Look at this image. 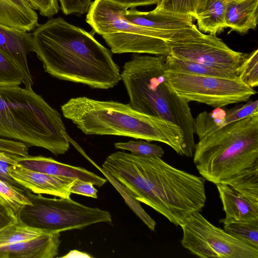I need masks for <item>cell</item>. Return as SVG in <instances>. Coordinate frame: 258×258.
I'll use <instances>...</instances> for the list:
<instances>
[{
	"label": "cell",
	"mask_w": 258,
	"mask_h": 258,
	"mask_svg": "<svg viewBox=\"0 0 258 258\" xmlns=\"http://www.w3.org/2000/svg\"><path fill=\"white\" fill-rule=\"evenodd\" d=\"M45 72L60 80L108 89L121 80L111 51L91 33L63 19L51 18L31 33Z\"/></svg>",
	"instance_id": "cell-2"
},
{
	"label": "cell",
	"mask_w": 258,
	"mask_h": 258,
	"mask_svg": "<svg viewBox=\"0 0 258 258\" xmlns=\"http://www.w3.org/2000/svg\"><path fill=\"white\" fill-rule=\"evenodd\" d=\"M35 10L27 0H0V23L29 32L38 25Z\"/></svg>",
	"instance_id": "cell-19"
},
{
	"label": "cell",
	"mask_w": 258,
	"mask_h": 258,
	"mask_svg": "<svg viewBox=\"0 0 258 258\" xmlns=\"http://www.w3.org/2000/svg\"><path fill=\"white\" fill-rule=\"evenodd\" d=\"M167 70L179 73L226 78H238L236 72L212 68L199 62L176 57L171 54L165 56Z\"/></svg>",
	"instance_id": "cell-21"
},
{
	"label": "cell",
	"mask_w": 258,
	"mask_h": 258,
	"mask_svg": "<svg viewBox=\"0 0 258 258\" xmlns=\"http://www.w3.org/2000/svg\"><path fill=\"white\" fill-rule=\"evenodd\" d=\"M194 162L215 184L258 171V114L229 123L199 140Z\"/></svg>",
	"instance_id": "cell-6"
},
{
	"label": "cell",
	"mask_w": 258,
	"mask_h": 258,
	"mask_svg": "<svg viewBox=\"0 0 258 258\" xmlns=\"http://www.w3.org/2000/svg\"><path fill=\"white\" fill-rule=\"evenodd\" d=\"M8 172L19 184L36 194L69 198L70 188L75 179L49 175L22 166L10 165Z\"/></svg>",
	"instance_id": "cell-12"
},
{
	"label": "cell",
	"mask_w": 258,
	"mask_h": 258,
	"mask_svg": "<svg viewBox=\"0 0 258 258\" xmlns=\"http://www.w3.org/2000/svg\"><path fill=\"white\" fill-rule=\"evenodd\" d=\"M28 147L24 143L12 140L0 138V151L14 156H28Z\"/></svg>",
	"instance_id": "cell-32"
},
{
	"label": "cell",
	"mask_w": 258,
	"mask_h": 258,
	"mask_svg": "<svg viewBox=\"0 0 258 258\" xmlns=\"http://www.w3.org/2000/svg\"><path fill=\"white\" fill-rule=\"evenodd\" d=\"M26 190L16 187L0 179V198L17 214L24 206L32 203L26 195Z\"/></svg>",
	"instance_id": "cell-29"
},
{
	"label": "cell",
	"mask_w": 258,
	"mask_h": 258,
	"mask_svg": "<svg viewBox=\"0 0 258 258\" xmlns=\"http://www.w3.org/2000/svg\"><path fill=\"white\" fill-rule=\"evenodd\" d=\"M23 81L18 66L0 50V87L19 86Z\"/></svg>",
	"instance_id": "cell-28"
},
{
	"label": "cell",
	"mask_w": 258,
	"mask_h": 258,
	"mask_svg": "<svg viewBox=\"0 0 258 258\" xmlns=\"http://www.w3.org/2000/svg\"><path fill=\"white\" fill-rule=\"evenodd\" d=\"M165 76L174 92L188 102L214 108L247 101L256 91L238 78L179 74L167 71Z\"/></svg>",
	"instance_id": "cell-9"
},
{
	"label": "cell",
	"mask_w": 258,
	"mask_h": 258,
	"mask_svg": "<svg viewBox=\"0 0 258 258\" xmlns=\"http://www.w3.org/2000/svg\"><path fill=\"white\" fill-rule=\"evenodd\" d=\"M63 116L87 135H112L157 141L187 157L189 152L181 129L167 120L134 109L129 103L100 101L87 97L69 99L61 106Z\"/></svg>",
	"instance_id": "cell-3"
},
{
	"label": "cell",
	"mask_w": 258,
	"mask_h": 258,
	"mask_svg": "<svg viewBox=\"0 0 258 258\" xmlns=\"http://www.w3.org/2000/svg\"><path fill=\"white\" fill-rule=\"evenodd\" d=\"M113 3L120 4L128 8H135L137 6L158 5L162 0H108Z\"/></svg>",
	"instance_id": "cell-37"
},
{
	"label": "cell",
	"mask_w": 258,
	"mask_h": 258,
	"mask_svg": "<svg viewBox=\"0 0 258 258\" xmlns=\"http://www.w3.org/2000/svg\"><path fill=\"white\" fill-rule=\"evenodd\" d=\"M62 12L66 15L86 13L92 3L91 0H58Z\"/></svg>",
	"instance_id": "cell-33"
},
{
	"label": "cell",
	"mask_w": 258,
	"mask_h": 258,
	"mask_svg": "<svg viewBox=\"0 0 258 258\" xmlns=\"http://www.w3.org/2000/svg\"><path fill=\"white\" fill-rule=\"evenodd\" d=\"M46 232L28 226L19 219L17 223L0 228V246L30 240Z\"/></svg>",
	"instance_id": "cell-24"
},
{
	"label": "cell",
	"mask_w": 258,
	"mask_h": 258,
	"mask_svg": "<svg viewBox=\"0 0 258 258\" xmlns=\"http://www.w3.org/2000/svg\"><path fill=\"white\" fill-rule=\"evenodd\" d=\"M234 1H242V0H234Z\"/></svg>",
	"instance_id": "cell-41"
},
{
	"label": "cell",
	"mask_w": 258,
	"mask_h": 258,
	"mask_svg": "<svg viewBox=\"0 0 258 258\" xmlns=\"http://www.w3.org/2000/svg\"><path fill=\"white\" fill-rule=\"evenodd\" d=\"M224 230L235 238L258 248V221L230 222L224 224Z\"/></svg>",
	"instance_id": "cell-27"
},
{
	"label": "cell",
	"mask_w": 258,
	"mask_h": 258,
	"mask_svg": "<svg viewBox=\"0 0 258 258\" xmlns=\"http://www.w3.org/2000/svg\"><path fill=\"white\" fill-rule=\"evenodd\" d=\"M0 50L20 69L25 88L32 89L33 79L27 61L28 54L34 51L31 33L0 23Z\"/></svg>",
	"instance_id": "cell-13"
},
{
	"label": "cell",
	"mask_w": 258,
	"mask_h": 258,
	"mask_svg": "<svg viewBox=\"0 0 258 258\" xmlns=\"http://www.w3.org/2000/svg\"><path fill=\"white\" fill-rule=\"evenodd\" d=\"M216 185L226 215L220 223L258 221L257 207L230 186L223 183Z\"/></svg>",
	"instance_id": "cell-18"
},
{
	"label": "cell",
	"mask_w": 258,
	"mask_h": 258,
	"mask_svg": "<svg viewBox=\"0 0 258 258\" xmlns=\"http://www.w3.org/2000/svg\"><path fill=\"white\" fill-rule=\"evenodd\" d=\"M14 155L7 154L4 152L0 151V160L5 161L10 165H18L17 161L15 159Z\"/></svg>",
	"instance_id": "cell-39"
},
{
	"label": "cell",
	"mask_w": 258,
	"mask_h": 258,
	"mask_svg": "<svg viewBox=\"0 0 258 258\" xmlns=\"http://www.w3.org/2000/svg\"><path fill=\"white\" fill-rule=\"evenodd\" d=\"M165 56L135 55L120 72L129 104L141 113L160 117L182 131L187 148L193 156L195 121L188 102L172 89L166 76Z\"/></svg>",
	"instance_id": "cell-4"
},
{
	"label": "cell",
	"mask_w": 258,
	"mask_h": 258,
	"mask_svg": "<svg viewBox=\"0 0 258 258\" xmlns=\"http://www.w3.org/2000/svg\"><path fill=\"white\" fill-rule=\"evenodd\" d=\"M43 16L50 17L59 11L58 0H27Z\"/></svg>",
	"instance_id": "cell-34"
},
{
	"label": "cell",
	"mask_w": 258,
	"mask_h": 258,
	"mask_svg": "<svg viewBox=\"0 0 258 258\" xmlns=\"http://www.w3.org/2000/svg\"><path fill=\"white\" fill-rule=\"evenodd\" d=\"M258 114V100H250L228 109L215 108L199 113L195 121V134L199 140L231 122Z\"/></svg>",
	"instance_id": "cell-15"
},
{
	"label": "cell",
	"mask_w": 258,
	"mask_h": 258,
	"mask_svg": "<svg viewBox=\"0 0 258 258\" xmlns=\"http://www.w3.org/2000/svg\"><path fill=\"white\" fill-rule=\"evenodd\" d=\"M10 165L5 161L0 160V179L16 187L26 190L27 189L19 184L10 175L8 172V168Z\"/></svg>",
	"instance_id": "cell-38"
},
{
	"label": "cell",
	"mask_w": 258,
	"mask_h": 258,
	"mask_svg": "<svg viewBox=\"0 0 258 258\" xmlns=\"http://www.w3.org/2000/svg\"><path fill=\"white\" fill-rule=\"evenodd\" d=\"M128 7L108 0H95L88 10L86 21L102 36L113 53H147L166 56L169 44L184 42L201 36L199 29L173 34L136 25L124 17Z\"/></svg>",
	"instance_id": "cell-7"
},
{
	"label": "cell",
	"mask_w": 258,
	"mask_h": 258,
	"mask_svg": "<svg viewBox=\"0 0 258 258\" xmlns=\"http://www.w3.org/2000/svg\"><path fill=\"white\" fill-rule=\"evenodd\" d=\"M72 194L97 198V190L91 182L75 179L70 188Z\"/></svg>",
	"instance_id": "cell-35"
},
{
	"label": "cell",
	"mask_w": 258,
	"mask_h": 258,
	"mask_svg": "<svg viewBox=\"0 0 258 258\" xmlns=\"http://www.w3.org/2000/svg\"><path fill=\"white\" fill-rule=\"evenodd\" d=\"M0 202L4 203L7 204L2 198H0Z\"/></svg>",
	"instance_id": "cell-40"
},
{
	"label": "cell",
	"mask_w": 258,
	"mask_h": 258,
	"mask_svg": "<svg viewBox=\"0 0 258 258\" xmlns=\"http://www.w3.org/2000/svg\"><path fill=\"white\" fill-rule=\"evenodd\" d=\"M124 17L136 25L169 33L180 34L198 29L191 16L156 9L149 12H141L132 8L126 11Z\"/></svg>",
	"instance_id": "cell-14"
},
{
	"label": "cell",
	"mask_w": 258,
	"mask_h": 258,
	"mask_svg": "<svg viewBox=\"0 0 258 258\" xmlns=\"http://www.w3.org/2000/svg\"><path fill=\"white\" fill-rule=\"evenodd\" d=\"M17 214L7 204L0 202V228L18 221Z\"/></svg>",
	"instance_id": "cell-36"
},
{
	"label": "cell",
	"mask_w": 258,
	"mask_h": 258,
	"mask_svg": "<svg viewBox=\"0 0 258 258\" xmlns=\"http://www.w3.org/2000/svg\"><path fill=\"white\" fill-rule=\"evenodd\" d=\"M19 165L35 171L58 176L68 177L89 181L101 187L107 181L94 173L84 168L59 162L51 157L41 155L22 157L15 156Z\"/></svg>",
	"instance_id": "cell-16"
},
{
	"label": "cell",
	"mask_w": 258,
	"mask_h": 258,
	"mask_svg": "<svg viewBox=\"0 0 258 258\" xmlns=\"http://www.w3.org/2000/svg\"><path fill=\"white\" fill-rule=\"evenodd\" d=\"M258 0H227L225 9L226 27L240 33L254 29L257 23Z\"/></svg>",
	"instance_id": "cell-20"
},
{
	"label": "cell",
	"mask_w": 258,
	"mask_h": 258,
	"mask_svg": "<svg viewBox=\"0 0 258 258\" xmlns=\"http://www.w3.org/2000/svg\"><path fill=\"white\" fill-rule=\"evenodd\" d=\"M0 138L42 148L55 156L70 148L60 114L32 89L19 86L0 87Z\"/></svg>",
	"instance_id": "cell-5"
},
{
	"label": "cell",
	"mask_w": 258,
	"mask_h": 258,
	"mask_svg": "<svg viewBox=\"0 0 258 258\" xmlns=\"http://www.w3.org/2000/svg\"><path fill=\"white\" fill-rule=\"evenodd\" d=\"M238 79L248 87L258 85V49L247 53L240 68Z\"/></svg>",
	"instance_id": "cell-30"
},
{
	"label": "cell",
	"mask_w": 258,
	"mask_h": 258,
	"mask_svg": "<svg viewBox=\"0 0 258 258\" xmlns=\"http://www.w3.org/2000/svg\"><path fill=\"white\" fill-rule=\"evenodd\" d=\"M221 183L230 186L258 207V171L240 175Z\"/></svg>",
	"instance_id": "cell-25"
},
{
	"label": "cell",
	"mask_w": 258,
	"mask_h": 258,
	"mask_svg": "<svg viewBox=\"0 0 258 258\" xmlns=\"http://www.w3.org/2000/svg\"><path fill=\"white\" fill-rule=\"evenodd\" d=\"M58 232H46L33 239L0 246V258H53L58 254Z\"/></svg>",
	"instance_id": "cell-17"
},
{
	"label": "cell",
	"mask_w": 258,
	"mask_h": 258,
	"mask_svg": "<svg viewBox=\"0 0 258 258\" xmlns=\"http://www.w3.org/2000/svg\"><path fill=\"white\" fill-rule=\"evenodd\" d=\"M114 147L117 149L129 151L131 154L137 156H156L162 157L164 154L161 146L142 140L117 142L114 143Z\"/></svg>",
	"instance_id": "cell-31"
},
{
	"label": "cell",
	"mask_w": 258,
	"mask_h": 258,
	"mask_svg": "<svg viewBox=\"0 0 258 258\" xmlns=\"http://www.w3.org/2000/svg\"><path fill=\"white\" fill-rule=\"evenodd\" d=\"M171 55L221 70L239 73L247 53L234 51L216 35L202 36L170 46Z\"/></svg>",
	"instance_id": "cell-11"
},
{
	"label": "cell",
	"mask_w": 258,
	"mask_h": 258,
	"mask_svg": "<svg viewBox=\"0 0 258 258\" xmlns=\"http://www.w3.org/2000/svg\"><path fill=\"white\" fill-rule=\"evenodd\" d=\"M26 195L32 203L17 213L18 219L31 227L50 232L82 229L93 224L112 222L109 212L89 207L69 198H49L29 190Z\"/></svg>",
	"instance_id": "cell-8"
},
{
	"label": "cell",
	"mask_w": 258,
	"mask_h": 258,
	"mask_svg": "<svg viewBox=\"0 0 258 258\" xmlns=\"http://www.w3.org/2000/svg\"><path fill=\"white\" fill-rule=\"evenodd\" d=\"M87 159L100 171L103 174L119 192L124 199L125 203L141 219L146 226L152 231H154L156 226V222L143 209L140 201L137 200L133 194L123 184L114 179L108 173L105 171L102 168L98 166L90 159Z\"/></svg>",
	"instance_id": "cell-23"
},
{
	"label": "cell",
	"mask_w": 258,
	"mask_h": 258,
	"mask_svg": "<svg viewBox=\"0 0 258 258\" xmlns=\"http://www.w3.org/2000/svg\"><path fill=\"white\" fill-rule=\"evenodd\" d=\"M180 227L182 246L199 257L258 258V248L214 226L199 212L190 215Z\"/></svg>",
	"instance_id": "cell-10"
},
{
	"label": "cell",
	"mask_w": 258,
	"mask_h": 258,
	"mask_svg": "<svg viewBox=\"0 0 258 258\" xmlns=\"http://www.w3.org/2000/svg\"><path fill=\"white\" fill-rule=\"evenodd\" d=\"M102 168L176 226L205 205V179L177 169L156 156L123 151L109 155Z\"/></svg>",
	"instance_id": "cell-1"
},
{
	"label": "cell",
	"mask_w": 258,
	"mask_h": 258,
	"mask_svg": "<svg viewBox=\"0 0 258 258\" xmlns=\"http://www.w3.org/2000/svg\"><path fill=\"white\" fill-rule=\"evenodd\" d=\"M227 0H207L205 9L195 19L199 30L210 34L216 35L227 28L225 9Z\"/></svg>",
	"instance_id": "cell-22"
},
{
	"label": "cell",
	"mask_w": 258,
	"mask_h": 258,
	"mask_svg": "<svg viewBox=\"0 0 258 258\" xmlns=\"http://www.w3.org/2000/svg\"><path fill=\"white\" fill-rule=\"evenodd\" d=\"M207 0H162L155 9L196 18L204 10Z\"/></svg>",
	"instance_id": "cell-26"
}]
</instances>
